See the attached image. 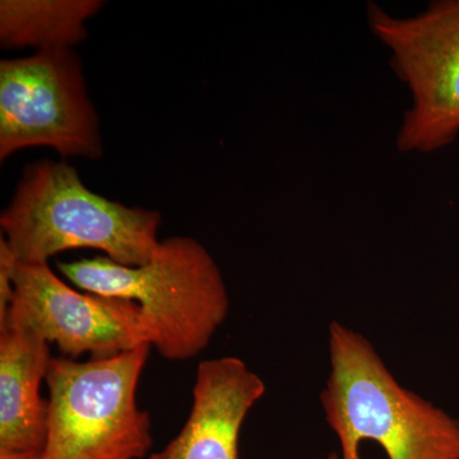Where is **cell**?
Segmentation results:
<instances>
[{
	"label": "cell",
	"mask_w": 459,
	"mask_h": 459,
	"mask_svg": "<svg viewBox=\"0 0 459 459\" xmlns=\"http://www.w3.org/2000/svg\"><path fill=\"white\" fill-rule=\"evenodd\" d=\"M329 376L320 394L340 459L374 442L388 459H459V421L404 388L362 334L332 322Z\"/></svg>",
	"instance_id": "obj_1"
},
{
	"label": "cell",
	"mask_w": 459,
	"mask_h": 459,
	"mask_svg": "<svg viewBox=\"0 0 459 459\" xmlns=\"http://www.w3.org/2000/svg\"><path fill=\"white\" fill-rule=\"evenodd\" d=\"M57 270L82 291L140 305L151 346L168 360L198 356L229 316L221 270L193 238L160 240L150 261L140 267L100 255L57 263Z\"/></svg>",
	"instance_id": "obj_2"
},
{
	"label": "cell",
	"mask_w": 459,
	"mask_h": 459,
	"mask_svg": "<svg viewBox=\"0 0 459 459\" xmlns=\"http://www.w3.org/2000/svg\"><path fill=\"white\" fill-rule=\"evenodd\" d=\"M0 226L20 263H48L89 247L117 264L140 267L159 246L161 214L91 192L68 162L40 161L23 170Z\"/></svg>",
	"instance_id": "obj_3"
},
{
	"label": "cell",
	"mask_w": 459,
	"mask_h": 459,
	"mask_svg": "<svg viewBox=\"0 0 459 459\" xmlns=\"http://www.w3.org/2000/svg\"><path fill=\"white\" fill-rule=\"evenodd\" d=\"M152 346L78 362L51 358L49 431L42 459H142L152 448L138 383Z\"/></svg>",
	"instance_id": "obj_4"
},
{
	"label": "cell",
	"mask_w": 459,
	"mask_h": 459,
	"mask_svg": "<svg viewBox=\"0 0 459 459\" xmlns=\"http://www.w3.org/2000/svg\"><path fill=\"white\" fill-rule=\"evenodd\" d=\"M368 21L412 100L398 132V150L431 153L448 147L459 134V0H435L404 18L370 3Z\"/></svg>",
	"instance_id": "obj_5"
},
{
	"label": "cell",
	"mask_w": 459,
	"mask_h": 459,
	"mask_svg": "<svg viewBox=\"0 0 459 459\" xmlns=\"http://www.w3.org/2000/svg\"><path fill=\"white\" fill-rule=\"evenodd\" d=\"M31 147L99 160L102 138L74 49L0 62V160Z\"/></svg>",
	"instance_id": "obj_6"
},
{
	"label": "cell",
	"mask_w": 459,
	"mask_h": 459,
	"mask_svg": "<svg viewBox=\"0 0 459 459\" xmlns=\"http://www.w3.org/2000/svg\"><path fill=\"white\" fill-rule=\"evenodd\" d=\"M13 287L8 318L0 329H27L74 359L83 353L108 358L151 344L135 301L72 289L48 263L18 262Z\"/></svg>",
	"instance_id": "obj_7"
},
{
	"label": "cell",
	"mask_w": 459,
	"mask_h": 459,
	"mask_svg": "<svg viewBox=\"0 0 459 459\" xmlns=\"http://www.w3.org/2000/svg\"><path fill=\"white\" fill-rule=\"evenodd\" d=\"M264 394L262 377L241 359L202 361L188 420L170 443L147 459H240L241 428Z\"/></svg>",
	"instance_id": "obj_8"
},
{
	"label": "cell",
	"mask_w": 459,
	"mask_h": 459,
	"mask_svg": "<svg viewBox=\"0 0 459 459\" xmlns=\"http://www.w3.org/2000/svg\"><path fill=\"white\" fill-rule=\"evenodd\" d=\"M50 343L27 329H0V459H42L49 400L41 395Z\"/></svg>",
	"instance_id": "obj_9"
},
{
	"label": "cell",
	"mask_w": 459,
	"mask_h": 459,
	"mask_svg": "<svg viewBox=\"0 0 459 459\" xmlns=\"http://www.w3.org/2000/svg\"><path fill=\"white\" fill-rule=\"evenodd\" d=\"M101 0H2L0 45L5 49H72L89 36L86 23Z\"/></svg>",
	"instance_id": "obj_10"
},
{
	"label": "cell",
	"mask_w": 459,
	"mask_h": 459,
	"mask_svg": "<svg viewBox=\"0 0 459 459\" xmlns=\"http://www.w3.org/2000/svg\"><path fill=\"white\" fill-rule=\"evenodd\" d=\"M18 259L4 238H0V325H4L13 300V274Z\"/></svg>",
	"instance_id": "obj_11"
},
{
	"label": "cell",
	"mask_w": 459,
	"mask_h": 459,
	"mask_svg": "<svg viewBox=\"0 0 459 459\" xmlns=\"http://www.w3.org/2000/svg\"><path fill=\"white\" fill-rule=\"evenodd\" d=\"M325 459H340V455L337 452L331 453Z\"/></svg>",
	"instance_id": "obj_12"
}]
</instances>
